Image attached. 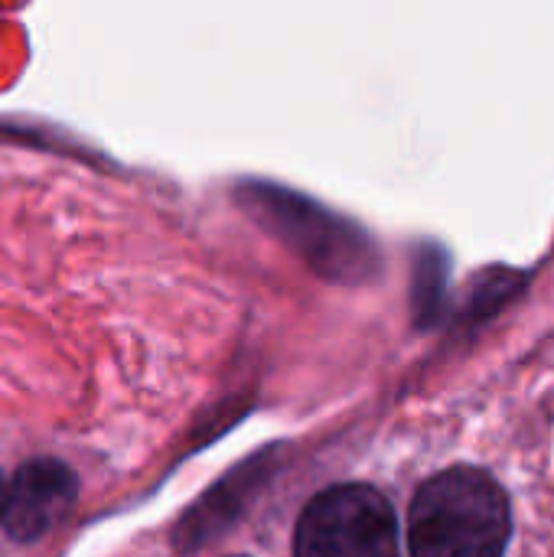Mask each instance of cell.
Listing matches in <instances>:
<instances>
[{
	"mask_svg": "<svg viewBox=\"0 0 554 557\" xmlns=\"http://www.w3.org/2000/svg\"><path fill=\"white\" fill-rule=\"evenodd\" d=\"M238 209L317 277L333 284H366L379 274L382 255L372 235L327 202L278 180L245 176L235 183Z\"/></svg>",
	"mask_w": 554,
	"mask_h": 557,
	"instance_id": "1",
	"label": "cell"
},
{
	"mask_svg": "<svg viewBox=\"0 0 554 557\" xmlns=\"http://www.w3.org/2000/svg\"><path fill=\"white\" fill-rule=\"evenodd\" d=\"M513 512L503 486L473 467L431 476L408 512L411 557H503Z\"/></svg>",
	"mask_w": 554,
	"mask_h": 557,
	"instance_id": "2",
	"label": "cell"
},
{
	"mask_svg": "<svg viewBox=\"0 0 554 557\" xmlns=\"http://www.w3.org/2000/svg\"><path fill=\"white\" fill-rule=\"evenodd\" d=\"M297 557H398V519L372 486H330L304 509Z\"/></svg>",
	"mask_w": 554,
	"mask_h": 557,
	"instance_id": "3",
	"label": "cell"
},
{
	"mask_svg": "<svg viewBox=\"0 0 554 557\" xmlns=\"http://www.w3.org/2000/svg\"><path fill=\"white\" fill-rule=\"evenodd\" d=\"M78 499V476L56 457H36L7 486L3 529L13 542H36L59 525Z\"/></svg>",
	"mask_w": 554,
	"mask_h": 557,
	"instance_id": "4",
	"label": "cell"
},
{
	"mask_svg": "<svg viewBox=\"0 0 554 557\" xmlns=\"http://www.w3.org/2000/svg\"><path fill=\"white\" fill-rule=\"evenodd\" d=\"M278 470V447L255 454L251 460H245L238 470H232L216 490H209L193 512L180 522L176 529V548L180 552H196L206 542L219 539L229 525L238 522V516L245 512V506L255 499V493L261 486H268L271 473Z\"/></svg>",
	"mask_w": 554,
	"mask_h": 557,
	"instance_id": "5",
	"label": "cell"
},
{
	"mask_svg": "<svg viewBox=\"0 0 554 557\" xmlns=\"http://www.w3.org/2000/svg\"><path fill=\"white\" fill-rule=\"evenodd\" d=\"M447 274H451L447 251L438 245H424L415 258V287H411V310H415V323L421 330L434 326L444 313Z\"/></svg>",
	"mask_w": 554,
	"mask_h": 557,
	"instance_id": "6",
	"label": "cell"
},
{
	"mask_svg": "<svg viewBox=\"0 0 554 557\" xmlns=\"http://www.w3.org/2000/svg\"><path fill=\"white\" fill-rule=\"evenodd\" d=\"M522 274L509 268H490L487 274L477 277L467 304V320H490L506 300H513L522 290Z\"/></svg>",
	"mask_w": 554,
	"mask_h": 557,
	"instance_id": "7",
	"label": "cell"
},
{
	"mask_svg": "<svg viewBox=\"0 0 554 557\" xmlns=\"http://www.w3.org/2000/svg\"><path fill=\"white\" fill-rule=\"evenodd\" d=\"M3 509H7V480L0 473V522H3Z\"/></svg>",
	"mask_w": 554,
	"mask_h": 557,
	"instance_id": "8",
	"label": "cell"
}]
</instances>
